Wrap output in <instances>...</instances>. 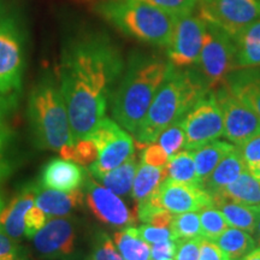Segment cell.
Here are the masks:
<instances>
[{
  "label": "cell",
  "instance_id": "cell-1",
  "mask_svg": "<svg viewBox=\"0 0 260 260\" xmlns=\"http://www.w3.org/2000/svg\"><path fill=\"white\" fill-rule=\"evenodd\" d=\"M122 70L121 56L104 39L76 41L64 52L59 87L75 142L88 138L105 118L113 83Z\"/></svg>",
  "mask_w": 260,
  "mask_h": 260
},
{
  "label": "cell",
  "instance_id": "cell-2",
  "mask_svg": "<svg viewBox=\"0 0 260 260\" xmlns=\"http://www.w3.org/2000/svg\"><path fill=\"white\" fill-rule=\"evenodd\" d=\"M209 90L200 75L172 67L134 134L135 145L145 148L154 142L165 129L180 122Z\"/></svg>",
  "mask_w": 260,
  "mask_h": 260
},
{
  "label": "cell",
  "instance_id": "cell-3",
  "mask_svg": "<svg viewBox=\"0 0 260 260\" xmlns=\"http://www.w3.org/2000/svg\"><path fill=\"white\" fill-rule=\"evenodd\" d=\"M171 68L170 61L154 56L130 59L112 96V116L119 125L135 134Z\"/></svg>",
  "mask_w": 260,
  "mask_h": 260
},
{
  "label": "cell",
  "instance_id": "cell-4",
  "mask_svg": "<svg viewBox=\"0 0 260 260\" xmlns=\"http://www.w3.org/2000/svg\"><path fill=\"white\" fill-rule=\"evenodd\" d=\"M28 113L40 148L59 152L65 146L75 144L63 94L53 81L44 80L32 89Z\"/></svg>",
  "mask_w": 260,
  "mask_h": 260
},
{
  "label": "cell",
  "instance_id": "cell-5",
  "mask_svg": "<svg viewBox=\"0 0 260 260\" xmlns=\"http://www.w3.org/2000/svg\"><path fill=\"white\" fill-rule=\"evenodd\" d=\"M107 21L123 32L147 44H170L177 17L138 0H107L98 8Z\"/></svg>",
  "mask_w": 260,
  "mask_h": 260
},
{
  "label": "cell",
  "instance_id": "cell-6",
  "mask_svg": "<svg viewBox=\"0 0 260 260\" xmlns=\"http://www.w3.org/2000/svg\"><path fill=\"white\" fill-rule=\"evenodd\" d=\"M204 46L198 65L207 88L213 89L225 81L235 67L236 46L234 39L216 25L206 23Z\"/></svg>",
  "mask_w": 260,
  "mask_h": 260
},
{
  "label": "cell",
  "instance_id": "cell-7",
  "mask_svg": "<svg viewBox=\"0 0 260 260\" xmlns=\"http://www.w3.org/2000/svg\"><path fill=\"white\" fill-rule=\"evenodd\" d=\"M88 138L95 142L98 147L96 160L89 165L90 176L96 180L134 155L135 145L132 136L106 117Z\"/></svg>",
  "mask_w": 260,
  "mask_h": 260
},
{
  "label": "cell",
  "instance_id": "cell-8",
  "mask_svg": "<svg viewBox=\"0 0 260 260\" xmlns=\"http://www.w3.org/2000/svg\"><path fill=\"white\" fill-rule=\"evenodd\" d=\"M186 134V149L194 151L224 135L223 115L216 92L209 90L181 119Z\"/></svg>",
  "mask_w": 260,
  "mask_h": 260
},
{
  "label": "cell",
  "instance_id": "cell-9",
  "mask_svg": "<svg viewBox=\"0 0 260 260\" xmlns=\"http://www.w3.org/2000/svg\"><path fill=\"white\" fill-rule=\"evenodd\" d=\"M198 16L232 38L260 19V0H198Z\"/></svg>",
  "mask_w": 260,
  "mask_h": 260
},
{
  "label": "cell",
  "instance_id": "cell-10",
  "mask_svg": "<svg viewBox=\"0 0 260 260\" xmlns=\"http://www.w3.org/2000/svg\"><path fill=\"white\" fill-rule=\"evenodd\" d=\"M206 22L193 14L178 17L168 45L169 61L175 68H187L197 64L203 50Z\"/></svg>",
  "mask_w": 260,
  "mask_h": 260
},
{
  "label": "cell",
  "instance_id": "cell-11",
  "mask_svg": "<svg viewBox=\"0 0 260 260\" xmlns=\"http://www.w3.org/2000/svg\"><path fill=\"white\" fill-rule=\"evenodd\" d=\"M223 115L224 136L235 146L260 134V118L237 98L225 83L216 92Z\"/></svg>",
  "mask_w": 260,
  "mask_h": 260
},
{
  "label": "cell",
  "instance_id": "cell-12",
  "mask_svg": "<svg viewBox=\"0 0 260 260\" xmlns=\"http://www.w3.org/2000/svg\"><path fill=\"white\" fill-rule=\"evenodd\" d=\"M23 46L17 25L0 19V94L19 89L23 73Z\"/></svg>",
  "mask_w": 260,
  "mask_h": 260
},
{
  "label": "cell",
  "instance_id": "cell-13",
  "mask_svg": "<svg viewBox=\"0 0 260 260\" xmlns=\"http://www.w3.org/2000/svg\"><path fill=\"white\" fill-rule=\"evenodd\" d=\"M76 228L73 219H48L32 236V245L41 258L47 260H69L76 251Z\"/></svg>",
  "mask_w": 260,
  "mask_h": 260
},
{
  "label": "cell",
  "instance_id": "cell-14",
  "mask_svg": "<svg viewBox=\"0 0 260 260\" xmlns=\"http://www.w3.org/2000/svg\"><path fill=\"white\" fill-rule=\"evenodd\" d=\"M159 206L172 214L200 212L213 206V198L201 186L182 183L168 177L154 191Z\"/></svg>",
  "mask_w": 260,
  "mask_h": 260
},
{
  "label": "cell",
  "instance_id": "cell-15",
  "mask_svg": "<svg viewBox=\"0 0 260 260\" xmlns=\"http://www.w3.org/2000/svg\"><path fill=\"white\" fill-rule=\"evenodd\" d=\"M83 186L86 203L100 222L116 228L128 226L135 223L136 214L129 210L118 195L98 184L89 176H87Z\"/></svg>",
  "mask_w": 260,
  "mask_h": 260
},
{
  "label": "cell",
  "instance_id": "cell-16",
  "mask_svg": "<svg viewBox=\"0 0 260 260\" xmlns=\"http://www.w3.org/2000/svg\"><path fill=\"white\" fill-rule=\"evenodd\" d=\"M86 180V170L80 164L67 159H53L41 172L40 186L70 191L82 187Z\"/></svg>",
  "mask_w": 260,
  "mask_h": 260
},
{
  "label": "cell",
  "instance_id": "cell-17",
  "mask_svg": "<svg viewBox=\"0 0 260 260\" xmlns=\"http://www.w3.org/2000/svg\"><path fill=\"white\" fill-rule=\"evenodd\" d=\"M32 188L35 193V205L47 216H68L83 205L84 193L80 188L70 191L51 189L42 186Z\"/></svg>",
  "mask_w": 260,
  "mask_h": 260
},
{
  "label": "cell",
  "instance_id": "cell-18",
  "mask_svg": "<svg viewBox=\"0 0 260 260\" xmlns=\"http://www.w3.org/2000/svg\"><path fill=\"white\" fill-rule=\"evenodd\" d=\"M34 204V188H27L0 211V226L16 241L25 236V219Z\"/></svg>",
  "mask_w": 260,
  "mask_h": 260
},
{
  "label": "cell",
  "instance_id": "cell-19",
  "mask_svg": "<svg viewBox=\"0 0 260 260\" xmlns=\"http://www.w3.org/2000/svg\"><path fill=\"white\" fill-rule=\"evenodd\" d=\"M224 83L260 118V68H243L230 73Z\"/></svg>",
  "mask_w": 260,
  "mask_h": 260
},
{
  "label": "cell",
  "instance_id": "cell-20",
  "mask_svg": "<svg viewBox=\"0 0 260 260\" xmlns=\"http://www.w3.org/2000/svg\"><path fill=\"white\" fill-rule=\"evenodd\" d=\"M247 165L243 160L241 152L237 146L228 153L222 160L218 162L216 169L212 171L209 178L205 181L204 188L211 195L219 193L223 188L233 183L243 171L247 170Z\"/></svg>",
  "mask_w": 260,
  "mask_h": 260
},
{
  "label": "cell",
  "instance_id": "cell-21",
  "mask_svg": "<svg viewBox=\"0 0 260 260\" xmlns=\"http://www.w3.org/2000/svg\"><path fill=\"white\" fill-rule=\"evenodd\" d=\"M212 198L213 206L223 213L230 226L254 234L256 223L260 218V206H248L235 203L219 194L212 195Z\"/></svg>",
  "mask_w": 260,
  "mask_h": 260
},
{
  "label": "cell",
  "instance_id": "cell-22",
  "mask_svg": "<svg viewBox=\"0 0 260 260\" xmlns=\"http://www.w3.org/2000/svg\"><path fill=\"white\" fill-rule=\"evenodd\" d=\"M234 148H235V145L214 140V141H211L209 144L191 151L195 168H197V175L201 186H204L205 181L212 174L218 162Z\"/></svg>",
  "mask_w": 260,
  "mask_h": 260
},
{
  "label": "cell",
  "instance_id": "cell-23",
  "mask_svg": "<svg viewBox=\"0 0 260 260\" xmlns=\"http://www.w3.org/2000/svg\"><path fill=\"white\" fill-rule=\"evenodd\" d=\"M217 194L239 204L260 206V181L256 180L247 169L233 183L223 188Z\"/></svg>",
  "mask_w": 260,
  "mask_h": 260
},
{
  "label": "cell",
  "instance_id": "cell-24",
  "mask_svg": "<svg viewBox=\"0 0 260 260\" xmlns=\"http://www.w3.org/2000/svg\"><path fill=\"white\" fill-rule=\"evenodd\" d=\"M168 176V167H152L141 161L136 171L132 195L136 204L142 203L158 189Z\"/></svg>",
  "mask_w": 260,
  "mask_h": 260
},
{
  "label": "cell",
  "instance_id": "cell-25",
  "mask_svg": "<svg viewBox=\"0 0 260 260\" xmlns=\"http://www.w3.org/2000/svg\"><path fill=\"white\" fill-rule=\"evenodd\" d=\"M230 260H240L256 247L255 239L245 230L237 228H226L213 241Z\"/></svg>",
  "mask_w": 260,
  "mask_h": 260
},
{
  "label": "cell",
  "instance_id": "cell-26",
  "mask_svg": "<svg viewBox=\"0 0 260 260\" xmlns=\"http://www.w3.org/2000/svg\"><path fill=\"white\" fill-rule=\"evenodd\" d=\"M113 240L125 260H149L151 246L139 235L136 228L129 226L115 233Z\"/></svg>",
  "mask_w": 260,
  "mask_h": 260
},
{
  "label": "cell",
  "instance_id": "cell-27",
  "mask_svg": "<svg viewBox=\"0 0 260 260\" xmlns=\"http://www.w3.org/2000/svg\"><path fill=\"white\" fill-rule=\"evenodd\" d=\"M138 168L139 162L136 160V157L132 155L119 167L100 177L99 181L104 184V187L117 195H128L132 191Z\"/></svg>",
  "mask_w": 260,
  "mask_h": 260
},
{
  "label": "cell",
  "instance_id": "cell-28",
  "mask_svg": "<svg viewBox=\"0 0 260 260\" xmlns=\"http://www.w3.org/2000/svg\"><path fill=\"white\" fill-rule=\"evenodd\" d=\"M168 175L172 180L182 182V183L201 186L197 175V168L191 151L177 152L169 159ZM203 187V186H201Z\"/></svg>",
  "mask_w": 260,
  "mask_h": 260
},
{
  "label": "cell",
  "instance_id": "cell-29",
  "mask_svg": "<svg viewBox=\"0 0 260 260\" xmlns=\"http://www.w3.org/2000/svg\"><path fill=\"white\" fill-rule=\"evenodd\" d=\"M170 230L176 241L178 240L197 239L201 236V226L199 214L197 212H184L174 214Z\"/></svg>",
  "mask_w": 260,
  "mask_h": 260
},
{
  "label": "cell",
  "instance_id": "cell-30",
  "mask_svg": "<svg viewBox=\"0 0 260 260\" xmlns=\"http://www.w3.org/2000/svg\"><path fill=\"white\" fill-rule=\"evenodd\" d=\"M61 158L77 162L81 167L93 164L98 158V147L90 138L80 140L74 145L65 146L59 151Z\"/></svg>",
  "mask_w": 260,
  "mask_h": 260
},
{
  "label": "cell",
  "instance_id": "cell-31",
  "mask_svg": "<svg viewBox=\"0 0 260 260\" xmlns=\"http://www.w3.org/2000/svg\"><path fill=\"white\" fill-rule=\"evenodd\" d=\"M201 236L204 239L214 241V240L222 234L226 228L230 225L228 224L225 217L217 207L211 206L201 210L199 213Z\"/></svg>",
  "mask_w": 260,
  "mask_h": 260
},
{
  "label": "cell",
  "instance_id": "cell-32",
  "mask_svg": "<svg viewBox=\"0 0 260 260\" xmlns=\"http://www.w3.org/2000/svg\"><path fill=\"white\" fill-rule=\"evenodd\" d=\"M154 142L160 145L170 158L174 154H176L186 144V134H184L181 122L175 123V124L165 129Z\"/></svg>",
  "mask_w": 260,
  "mask_h": 260
},
{
  "label": "cell",
  "instance_id": "cell-33",
  "mask_svg": "<svg viewBox=\"0 0 260 260\" xmlns=\"http://www.w3.org/2000/svg\"><path fill=\"white\" fill-rule=\"evenodd\" d=\"M90 260H125L109 235L99 233L95 236L90 253Z\"/></svg>",
  "mask_w": 260,
  "mask_h": 260
},
{
  "label": "cell",
  "instance_id": "cell-34",
  "mask_svg": "<svg viewBox=\"0 0 260 260\" xmlns=\"http://www.w3.org/2000/svg\"><path fill=\"white\" fill-rule=\"evenodd\" d=\"M138 2L160 9L177 18L193 14L198 4V0H138Z\"/></svg>",
  "mask_w": 260,
  "mask_h": 260
},
{
  "label": "cell",
  "instance_id": "cell-35",
  "mask_svg": "<svg viewBox=\"0 0 260 260\" xmlns=\"http://www.w3.org/2000/svg\"><path fill=\"white\" fill-rule=\"evenodd\" d=\"M236 69L260 67V45L239 44L235 42Z\"/></svg>",
  "mask_w": 260,
  "mask_h": 260
},
{
  "label": "cell",
  "instance_id": "cell-36",
  "mask_svg": "<svg viewBox=\"0 0 260 260\" xmlns=\"http://www.w3.org/2000/svg\"><path fill=\"white\" fill-rule=\"evenodd\" d=\"M0 260H24V254L16 240L0 226Z\"/></svg>",
  "mask_w": 260,
  "mask_h": 260
},
{
  "label": "cell",
  "instance_id": "cell-37",
  "mask_svg": "<svg viewBox=\"0 0 260 260\" xmlns=\"http://www.w3.org/2000/svg\"><path fill=\"white\" fill-rule=\"evenodd\" d=\"M169 159L170 157L157 142H152L146 146L141 154V161L152 167H167Z\"/></svg>",
  "mask_w": 260,
  "mask_h": 260
},
{
  "label": "cell",
  "instance_id": "cell-38",
  "mask_svg": "<svg viewBox=\"0 0 260 260\" xmlns=\"http://www.w3.org/2000/svg\"><path fill=\"white\" fill-rule=\"evenodd\" d=\"M138 233L146 242L151 243V245L174 239L170 228H157L149 225V224H144V225L138 228Z\"/></svg>",
  "mask_w": 260,
  "mask_h": 260
},
{
  "label": "cell",
  "instance_id": "cell-39",
  "mask_svg": "<svg viewBox=\"0 0 260 260\" xmlns=\"http://www.w3.org/2000/svg\"><path fill=\"white\" fill-rule=\"evenodd\" d=\"M201 239L203 237L178 240L175 260H199Z\"/></svg>",
  "mask_w": 260,
  "mask_h": 260
},
{
  "label": "cell",
  "instance_id": "cell-40",
  "mask_svg": "<svg viewBox=\"0 0 260 260\" xmlns=\"http://www.w3.org/2000/svg\"><path fill=\"white\" fill-rule=\"evenodd\" d=\"M241 152L247 168L252 169L260 162V134L247 140L245 144L237 146Z\"/></svg>",
  "mask_w": 260,
  "mask_h": 260
},
{
  "label": "cell",
  "instance_id": "cell-41",
  "mask_svg": "<svg viewBox=\"0 0 260 260\" xmlns=\"http://www.w3.org/2000/svg\"><path fill=\"white\" fill-rule=\"evenodd\" d=\"M48 216L44 211L39 209L37 205L29 210L27 219H25V237L32 239V236L47 223Z\"/></svg>",
  "mask_w": 260,
  "mask_h": 260
},
{
  "label": "cell",
  "instance_id": "cell-42",
  "mask_svg": "<svg viewBox=\"0 0 260 260\" xmlns=\"http://www.w3.org/2000/svg\"><path fill=\"white\" fill-rule=\"evenodd\" d=\"M177 241L174 239L154 243L151 247V260H175Z\"/></svg>",
  "mask_w": 260,
  "mask_h": 260
},
{
  "label": "cell",
  "instance_id": "cell-43",
  "mask_svg": "<svg viewBox=\"0 0 260 260\" xmlns=\"http://www.w3.org/2000/svg\"><path fill=\"white\" fill-rule=\"evenodd\" d=\"M199 260H230V258L213 241L203 237L200 243Z\"/></svg>",
  "mask_w": 260,
  "mask_h": 260
},
{
  "label": "cell",
  "instance_id": "cell-44",
  "mask_svg": "<svg viewBox=\"0 0 260 260\" xmlns=\"http://www.w3.org/2000/svg\"><path fill=\"white\" fill-rule=\"evenodd\" d=\"M233 39L234 41L239 42V44L260 45V19L248 25L245 30Z\"/></svg>",
  "mask_w": 260,
  "mask_h": 260
},
{
  "label": "cell",
  "instance_id": "cell-45",
  "mask_svg": "<svg viewBox=\"0 0 260 260\" xmlns=\"http://www.w3.org/2000/svg\"><path fill=\"white\" fill-rule=\"evenodd\" d=\"M4 136H0V177H3L5 175V172L8 171V165L4 160V157H3L2 149H3V142H4Z\"/></svg>",
  "mask_w": 260,
  "mask_h": 260
},
{
  "label": "cell",
  "instance_id": "cell-46",
  "mask_svg": "<svg viewBox=\"0 0 260 260\" xmlns=\"http://www.w3.org/2000/svg\"><path fill=\"white\" fill-rule=\"evenodd\" d=\"M240 260H260V246L255 247L253 251H251L248 254L243 256Z\"/></svg>",
  "mask_w": 260,
  "mask_h": 260
},
{
  "label": "cell",
  "instance_id": "cell-47",
  "mask_svg": "<svg viewBox=\"0 0 260 260\" xmlns=\"http://www.w3.org/2000/svg\"><path fill=\"white\" fill-rule=\"evenodd\" d=\"M249 171H251V174L253 175V176H254L256 180L258 181H260V162L258 165H255L254 168H252V169H248Z\"/></svg>",
  "mask_w": 260,
  "mask_h": 260
},
{
  "label": "cell",
  "instance_id": "cell-48",
  "mask_svg": "<svg viewBox=\"0 0 260 260\" xmlns=\"http://www.w3.org/2000/svg\"><path fill=\"white\" fill-rule=\"evenodd\" d=\"M254 234H255V237H256L255 241H256V243H259V245H260V218L258 220V223H256V228H255Z\"/></svg>",
  "mask_w": 260,
  "mask_h": 260
},
{
  "label": "cell",
  "instance_id": "cell-49",
  "mask_svg": "<svg viewBox=\"0 0 260 260\" xmlns=\"http://www.w3.org/2000/svg\"><path fill=\"white\" fill-rule=\"evenodd\" d=\"M0 136H4V134H3V128H2V111H0Z\"/></svg>",
  "mask_w": 260,
  "mask_h": 260
},
{
  "label": "cell",
  "instance_id": "cell-50",
  "mask_svg": "<svg viewBox=\"0 0 260 260\" xmlns=\"http://www.w3.org/2000/svg\"><path fill=\"white\" fill-rule=\"evenodd\" d=\"M3 210V200H2V198H0V211Z\"/></svg>",
  "mask_w": 260,
  "mask_h": 260
}]
</instances>
